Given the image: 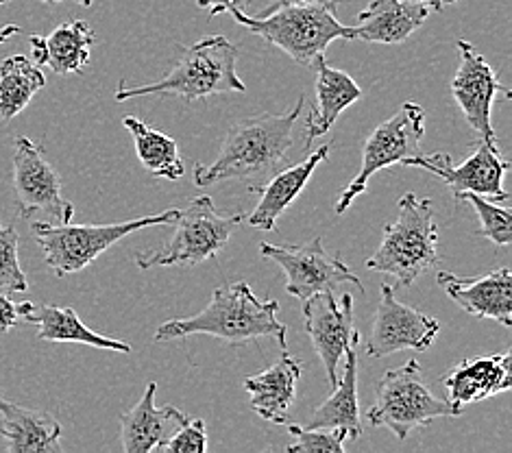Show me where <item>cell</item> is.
<instances>
[{
    "mask_svg": "<svg viewBox=\"0 0 512 453\" xmlns=\"http://www.w3.org/2000/svg\"><path fill=\"white\" fill-rule=\"evenodd\" d=\"M303 105L306 96H299L297 105L286 114H260L236 120L214 162L194 166V183L199 188H210L229 179L273 177L290 151L292 131Z\"/></svg>",
    "mask_w": 512,
    "mask_h": 453,
    "instance_id": "cell-2",
    "label": "cell"
},
{
    "mask_svg": "<svg viewBox=\"0 0 512 453\" xmlns=\"http://www.w3.org/2000/svg\"><path fill=\"white\" fill-rule=\"evenodd\" d=\"M438 332H441V325L436 318L399 303L393 288L382 284L367 353L369 358H386V355L404 349L425 351L432 347Z\"/></svg>",
    "mask_w": 512,
    "mask_h": 453,
    "instance_id": "cell-14",
    "label": "cell"
},
{
    "mask_svg": "<svg viewBox=\"0 0 512 453\" xmlns=\"http://www.w3.org/2000/svg\"><path fill=\"white\" fill-rule=\"evenodd\" d=\"M425 114L419 103H404L395 116H390L380 127L373 129L362 151L360 173L340 192L336 214H345L349 205L367 190L369 179L377 170L401 164L406 157L419 155V144L425 136Z\"/></svg>",
    "mask_w": 512,
    "mask_h": 453,
    "instance_id": "cell-9",
    "label": "cell"
},
{
    "mask_svg": "<svg viewBox=\"0 0 512 453\" xmlns=\"http://www.w3.org/2000/svg\"><path fill=\"white\" fill-rule=\"evenodd\" d=\"M22 321L38 327V338L46 342H79L94 349H107L118 353H129L131 345L114 338L96 334L94 329L83 325L79 314L72 308H59V305H40L29 314H24Z\"/></svg>",
    "mask_w": 512,
    "mask_h": 453,
    "instance_id": "cell-26",
    "label": "cell"
},
{
    "mask_svg": "<svg viewBox=\"0 0 512 453\" xmlns=\"http://www.w3.org/2000/svg\"><path fill=\"white\" fill-rule=\"evenodd\" d=\"M179 216L177 207L164 214L144 216L112 225H53L48 220H35L31 231L44 251L46 264L57 277H68L83 271L96 257H101L118 240L153 225H173Z\"/></svg>",
    "mask_w": 512,
    "mask_h": 453,
    "instance_id": "cell-6",
    "label": "cell"
},
{
    "mask_svg": "<svg viewBox=\"0 0 512 453\" xmlns=\"http://www.w3.org/2000/svg\"><path fill=\"white\" fill-rule=\"evenodd\" d=\"M312 68H316V105L306 127V151L314 144V140L323 138L334 127L338 116L349 105L362 99L360 85L347 72L329 66L323 55L314 61Z\"/></svg>",
    "mask_w": 512,
    "mask_h": 453,
    "instance_id": "cell-22",
    "label": "cell"
},
{
    "mask_svg": "<svg viewBox=\"0 0 512 453\" xmlns=\"http://www.w3.org/2000/svg\"><path fill=\"white\" fill-rule=\"evenodd\" d=\"M469 201L473 210L480 216V231L478 234L486 240H491L497 247H508L512 240V214L508 207H499L495 201H489L473 192H462L458 201Z\"/></svg>",
    "mask_w": 512,
    "mask_h": 453,
    "instance_id": "cell-29",
    "label": "cell"
},
{
    "mask_svg": "<svg viewBox=\"0 0 512 453\" xmlns=\"http://www.w3.org/2000/svg\"><path fill=\"white\" fill-rule=\"evenodd\" d=\"M456 46L460 53V66L454 81H451V94H454L475 136L484 142L497 144L491 125V107L497 92L506 88L499 83L495 70L486 64V59L471 42L460 40Z\"/></svg>",
    "mask_w": 512,
    "mask_h": 453,
    "instance_id": "cell-15",
    "label": "cell"
},
{
    "mask_svg": "<svg viewBox=\"0 0 512 453\" xmlns=\"http://www.w3.org/2000/svg\"><path fill=\"white\" fill-rule=\"evenodd\" d=\"M279 303L262 301L247 281H236L212 292L210 303L188 318H173L155 332V342L179 340L197 334L214 336L231 347H245L260 338H275L279 349L288 351V327L277 318Z\"/></svg>",
    "mask_w": 512,
    "mask_h": 453,
    "instance_id": "cell-1",
    "label": "cell"
},
{
    "mask_svg": "<svg viewBox=\"0 0 512 453\" xmlns=\"http://www.w3.org/2000/svg\"><path fill=\"white\" fill-rule=\"evenodd\" d=\"M401 164L425 168L441 177L456 201L462 192L480 194V197L495 203H506L510 199L504 190V175L508 173L510 164L499 153L497 144L484 142L480 138L475 142L473 153L460 166L451 164V157L447 153L412 155Z\"/></svg>",
    "mask_w": 512,
    "mask_h": 453,
    "instance_id": "cell-12",
    "label": "cell"
},
{
    "mask_svg": "<svg viewBox=\"0 0 512 453\" xmlns=\"http://www.w3.org/2000/svg\"><path fill=\"white\" fill-rule=\"evenodd\" d=\"M451 3H458V0H451Z\"/></svg>",
    "mask_w": 512,
    "mask_h": 453,
    "instance_id": "cell-40",
    "label": "cell"
},
{
    "mask_svg": "<svg viewBox=\"0 0 512 453\" xmlns=\"http://www.w3.org/2000/svg\"><path fill=\"white\" fill-rule=\"evenodd\" d=\"M44 85V72L29 57H7L0 64V122H7L24 112Z\"/></svg>",
    "mask_w": 512,
    "mask_h": 453,
    "instance_id": "cell-27",
    "label": "cell"
},
{
    "mask_svg": "<svg viewBox=\"0 0 512 453\" xmlns=\"http://www.w3.org/2000/svg\"><path fill=\"white\" fill-rule=\"evenodd\" d=\"M9 3V0H0V5H7Z\"/></svg>",
    "mask_w": 512,
    "mask_h": 453,
    "instance_id": "cell-39",
    "label": "cell"
},
{
    "mask_svg": "<svg viewBox=\"0 0 512 453\" xmlns=\"http://www.w3.org/2000/svg\"><path fill=\"white\" fill-rule=\"evenodd\" d=\"M441 416H458V412L447 399H438L425 386L417 360H408L401 369L388 371L377 384L375 401L367 410V421L373 427H386L397 440H406L410 432Z\"/></svg>",
    "mask_w": 512,
    "mask_h": 453,
    "instance_id": "cell-7",
    "label": "cell"
},
{
    "mask_svg": "<svg viewBox=\"0 0 512 453\" xmlns=\"http://www.w3.org/2000/svg\"><path fill=\"white\" fill-rule=\"evenodd\" d=\"M327 155H329V146L323 144L321 149H316L308 157H303L299 164L282 170V173L277 170L266 186L253 188V192H260V203L255 205V210L247 218L251 227L262 229V231H275L277 218L288 210L290 203L295 201L303 192V188L308 186L314 170L321 166V162H325Z\"/></svg>",
    "mask_w": 512,
    "mask_h": 453,
    "instance_id": "cell-21",
    "label": "cell"
},
{
    "mask_svg": "<svg viewBox=\"0 0 512 453\" xmlns=\"http://www.w3.org/2000/svg\"><path fill=\"white\" fill-rule=\"evenodd\" d=\"M397 220L384 229V240L369 260V271L397 279L399 288H408L425 271L441 260L438 255V225L430 199L406 192L397 203Z\"/></svg>",
    "mask_w": 512,
    "mask_h": 453,
    "instance_id": "cell-4",
    "label": "cell"
},
{
    "mask_svg": "<svg viewBox=\"0 0 512 453\" xmlns=\"http://www.w3.org/2000/svg\"><path fill=\"white\" fill-rule=\"evenodd\" d=\"M288 432L292 438H295V443L286 447L288 453H319V451L343 453L345 440L349 438L347 430H343V427L325 432V430H310V427H301V425H288Z\"/></svg>",
    "mask_w": 512,
    "mask_h": 453,
    "instance_id": "cell-31",
    "label": "cell"
},
{
    "mask_svg": "<svg viewBox=\"0 0 512 453\" xmlns=\"http://www.w3.org/2000/svg\"><path fill=\"white\" fill-rule=\"evenodd\" d=\"M14 192L18 214L31 218L44 214L57 225H66L75 216V207L64 199L62 179L48 162L44 149L29 138L14 142Z\"/></svg>",
    "mask_w": 512,
    "mask_h": 453,
    "instance_id": "cell-11",
    "label": "cell"
},
{
    "mask_svg": "<svg viewBox=\"0 0 512 453\" xmlns=\"http://www.w3.org/2000/svg\"><path fill=\"white\" fill-rule=\"evenodd\" d=\"M29 42L35 64L48 66L57 75H72V72H83L88 66L96 35L88 22L72 20L59 24L46 38L31 35Z\"/></svg>",
    "mask_w": 512,
    "mask_h": 453,
    "instance_id": "cell-23",
    "label": "cell"
},
{
    "mask_svg": "<svg viewBox=\"0 0 512 453\" xmlns=\"http://www.w3.org/2000/svg\"><path fill=\"white\" fill-rule=\"evenodd\" d=\"M443 386L449 390V403L458 414L467 403L484 401L502 395L512 386V358L510 353L489 355V358L462 360L454 366Z\"/></svg>",
    "mask_w": 512,
    "mask_h": 453,
    "instance_id": "cell-18",
    "label": "cell"
},
{
    "mask_svg": "<svg viewBox=\"0 0 512 453\" xmlns=\"http://www.w3.org/2000/svg\"><path fill=\"white\" fill-rule=\"evenodd\" d=\"M408 3H417L428 7L430 11H443L445 5H451V0H408Z\"/></svg>",
    "mask_w": 512,
    "mask_h": 453,
    "instance_id": "cell-36",
    "label": "cell"
},
{
    "mask_svg": "<svg viewBox=\"0 0 512 453\" xmlns=\"http://www.w3.org/2000/svg\"><path fill=\"white\" fill-rule=\"evenodd\" d=\"M0 436L9 453H62V425L55 416L18 406L0 395Z\"/></svg>",
    "mask_w": 512,
    "mask_h": 453,
    "instance_id": "cell-19",
    "label": "cell"
},
{
    "mask_svg": "<svg viewBox=\"0 0 512 453\" xmlns=\"http://www.w3.org/2000/svg\"><path fill=\"white\" fill-rule=\"evenodd\" d=\"M242 27L297 61L299 66H312L334 40H356L353 27H345L336 18V11L323 5H282L258 16L245 11H231Z\"/></svg>",
    "mask_w": 512,
    "mask_h": 453,
    "instance_id": "cell-5",
    "label": "cell"
},
{
    "mask_svg": "<svg viewBox=\"0 0 512 453\" xmlns=\"http://www.w3.org/2000/svg\"><path fill=\"white\" fill-rule=\"evenodd\" d=\"M282 5H323L327 9L336 11L338 5H340V0H271L264 11H271V9L282 7Z\"/></svg>",
    "mask_w": 512,
    "mask_h": 453,
    "instance_id": "cell-35",
    "label": "cell"
},
{
    "mask_svg": "<svg viewBox=\"0 0 512 453\" xmlns=\"http://www.w3.org/2000/svg\"><path fill=\"white\" fill-rule=\"evenodd\" d=\"M303 375V364L282 351L273 366L255 377L245 379V388L251 397V408L264 421L286 425L292 403H295L297 384Z\"/></svg>",
    "mask_w": 512,
    "mask_h": 453,
    "instance_id": "cell-20",
    "label": "cell"
},
{
    "mask_svg": "<svg viewBox=\"0 0 512 453\" xmlns=\"http://www.w3.org/2000/svg\"><path fill=\"white\" fill-rule=\"evenodd\" d=\"M251 0H197L201 9H207L210 18H216L221 14H231V11H245Z\"/></svg>",
    "mask_w": 512,
    "mask_h": 453,
    "instance_id": "cell-34",
    "label": "cell"
},
{
    "mask_svg": "<svg viewBox=\"0 0 512 453\" xmlns=\"http://www.w3.org/2000/svg\"><path fill=\"white\" fill-rule=\"evenodd\" d=\"M238 51L225 35H210L181 51L177 64L160 81L138 88H127L120 81L116 101L140 99V96H179L188 103L216 94L245 92V83L236 72Z\"/></svg>",
    "mask_w": 512,
    "mask_h": 453,
    "instance_id": "cell-3",
    "label": "cell"
},
{
    "mask_svg": "<svg viewBox=\"0 0 512 453\" xmlns=\"http://www.w3.org/2000/svg\"><path fill=\"white\" fill-rule=\"evenodd\" d=\"M303 323L312 345L323 360L329 384H338V364L351 345H360V332L353 327V297L345 295L340 301L332 290L316 292L301 303Z\"/></svg>",
    "mask_w": 512,
    "mask_h": 453,
    "instance_id": "cell-13",
    "label": "cell"
},
{
    "mask_svg": "<svg viewBox=\"0 0 512 453\" xmlns=\"http://www.w3.org/2000/svg\"><path fill=\"white\" fill-rule=\"evenodd\" d=\"M18 33H20L18 24H7V27H0V46H3L7 40H11Z\"/></svg>",
    "mask_w": 512,
    "mask_h": 453,
    "instance_id": "cell-37",
    "label": "cell"
},
{
    "mask_svg": "<svg viewBox=\"0 0 512 453\" xmlns=\"http://www.w3.org/2000/svg\"><path fill=\"white\" fill-rule=\"evenodd\" d=\"M430 9L408 0H369V7L353 27L356 40L375 44H401L428 20Z\"/></svg>",
    "mask_w": 512,
    "mask_h": 453,
    "instance_id": "cell-24",
    "label": "cell"
},
{
    "mask_svg": "<svg viewBox=\"0 0 512 453\" xmlns=\"http://www.w3.org/2000/svg\"><path fill=\"white\" fill-rule=\"evenodd\" d=\"M42 3H62V0H42ZM81 7H90L92 0H77Z\"/></svg>",
    "mask_w": 512,
    "mask_h": 453,
    "instance_id": "cell-38",
    "label": "cell"
},
{
    "mask_svg": "<svg viewBox=\"0 0 512 453\" xmlns=\"http://www.w3.org/2000/svg\"><path fill=\"white\" fill-rule=\"evenodd\" d=\"M310 430H336L343 427L349 438L362 436V419L358 408V345L345 351V371L334 386V393L316 408L308 423Z\"/></svg>",
    "mask_w": 512,
    "mask_h": 453,
    "instance_id": "cell-25",
    "label": "cell"
},
{
    "mask_svg": "<svg viewBox=\"0 0 512 453\" xmlns=\"http://www.w3.org/2000/svg\"><path fill=\"white\" fill-rule=\"evenodd\" d=\"M20 236L14 225L0 223V292L3 295H22L29 290L27 275H24L18 260Z\"/></svg>",
    "mask_w": 512,
    "mask_h": 453,
    "instance_id": "cell-30",
    "label": "cell"
},
{
    "mask_svg": "<svg viewBox=\"0 0 512 453\" xmlns=\"http://www.w3.org/2000/svg\"><path fill=\"white\" fill-rule=\"evenodd\" d=\"M242 220V214H218L210 197L192 199L186 210H179L175 234L164 247L155 253H136V264L149 271L155 266H197L212 260L227 247Z\"/></svg>",
    "mask_w": 512,
    "mask_h": 453,
    "instance_id": "cell-8",
    "label": "cell"
},
{
    "mask_svg": "<svg viewBox=\"0 0 512 453\" xmlns=\"http://www.w3.org/2000/svg\"><path fill=\"white\" fill-rule=\"evenodd\" d=\"M207 432L201 419H190L184 427H179L175 436L168 440L162 451L168 453H205Z\"/></svg>",
    "mask_w": 512,
    "mask_h": 453,
    "instance_id": "cell-32",
    "label": "cell"
},
{
    "mask_svg": "<svg viewBox=\"0 0 512 453\" xmlns=\"http://www.w3.org/2000/svg\"><path fill=\"white\" fill-rule=\"evenodd\" d=\"M157 384H149L144 390L138 406L120 414L123 425V451L125 453H153L162 451L179 427H184L190 419L175 406L155 408Z\"/></svg>",
    "mask_w": 512,
    "mask_h": 453,
    "instance_id": "cell-17",
    "label": "cell"
},
{
    "mask_svg": "<svg viewBox=\"0 0 512 453\" xmlns=\"http://www.w3.org/2000/svg\"><path fill=\"white\" fill-rule=\"evenodd\" d=\"M123 125L136 142V153L144 170H149L153 177H164L170 181L184 177V162H181L177 142L173 138L151 129L136 116H125Z\"/></svg>",
    "mask_w": 512,
    "mask_h": 453,
    "instance_id": "cell-28",
    "label": "cell"
},
{
    "mask_svg": "<svg viewBox=\"0 0 512 453\" xmlns=\"http://www.w3.org/2000/svg\"><path fill=\"white\" fill-rule=\"evenodd\" d=\"M33 310L31 301H14L9 295H3L0 292V336L11 332L18 325V321H22L24 314H29Z\"/></svg>",
    "mask_w": 512,
    "mask_h": 453,
    "instance_id": "cell-33",
    "label": "cell"
},
{
    "mask_svg": "<svg viewBox=\"0 0 512 453\" xmlns=\"http://www.w3.org/2000/svg\"><path fill=\"white\" fill-rule=\"evenodd\" d=\"M438 286L460 310L471 316L512 327V275L502 266L482 277H458L454 273H438Z\"/></svg>",
    "mask_w": 512,
    "mask_h": 453,
    "instance_id": "cell-16",
    "label": "cell"
},
{
    "mask_svg": "<svg viewBox=\"0 0 512 453\" xmlns=\"http://www.w3.org/2000/svg\"><path fill=\"white\" fill-rule=\"evenodd\" d=\"M260 253L273 260L286 273V292L301 303L316 292L336 290L343 284L356 286L364 292L360 277L340 260V255L327 253L323 238H314L308 244H260Z\"/></svg>",
    "mask_w": 512,
    "mask_h": 453,
    "instance_id": "cell-10",
    "label": "cell"
}]
</instances>
